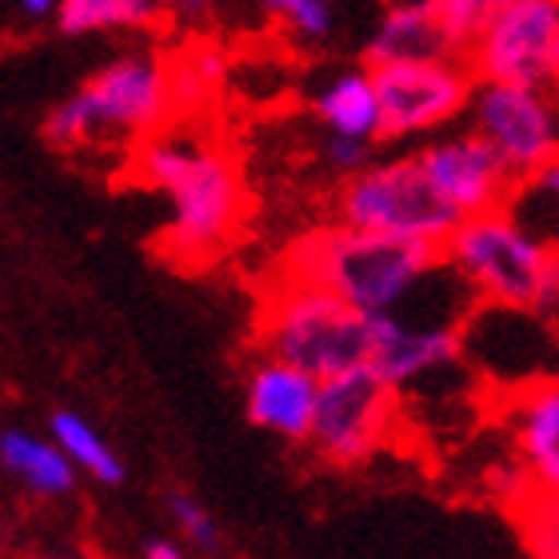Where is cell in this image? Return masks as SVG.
<instances>
[{
	"instance_id": "1",
	"label": "cell",
	"mask_w": 559,
	"mask_h": 559,
	"mask_svg": "<svg viewBox=\"0 0 559 559\" xmlns=\"http://www.w3.org/2000/svg\"><path fill=\"white\" fill-rule=\"evenodd\" d=\"M443 269V252L396 236L324 224L280 252V276L312 284L364 316H404L424 284Z\"/></svg>"
},
{
	"instance_id": "2",
	"label": "cell",
	"mask_w": 559,
	"mask_h": 559,
	"mask_svg": "<svg viewBox=\"0 0 559 559\" xmlns=\"http://www.w3.org/2000/svg\"><path fill=\"white\" fill-rule=\"evenodd\" d=\"M136 173L168 200V248L185 260L216 257L245 221V180L221 144L197 129L140 140Z\"/></svg>"
},
{
	"instance_id": "3",
	"label": "cell",
	"mask_w": 559,
	"mask_h": 559,
	"mask_svg": "<svg viewBox=\"0 0 559 559\" xmlns=\"http://www.w3.org/2000/svg\"><path fill=\"white\" fill-rule=\"evenodd\" d=\"M443 269L476 300L503 312H556L559 245L515 209L472 216L443 245Z\"/></svg>"
},
{
	"instance_id": "4",
	"label": "cell",
	"mask_w": 559,
	"mask_h": 559,
	"mask_svg": "<svg viewBox=\"0 0 559 559\" xmlns=\"http://www.w3.org/2000/svg\"><path fill=\"white\" fill-rule=\"evenodd\" d=\"M380 316H364L340 296L280 276L257 312L260 356L316 376L320 384L372 364Z\"/></svg>"
},
{
	"instance_id": "5",
	"label": "cell",
	"mask_w": 559,
	"mask_h": 559,
	"mask_svg": "<svg viewBox=\"0 0 559 559\" xmlns=\"http://www.w3.org/2000/svg\"><path fill=\"white\" fill-rule=\"evenodd\" d=\"M176 117L173 72L152 52H124L96 69L72 96L45 117V136L57 148L148 140Z\"/></svg>"
},
{
	"instance_id": "6",
	"label": "cell",
	"mask_w": 559,
	"mask_h": 559,
	"mask_svg": "<svg viewBox=\"0 0 559 559\" xmlns=\"http://www.w3.org/2000/svg\"><path fill=\"white\" fill-rule=\"evenodd\" d=\"M336 224L360 228V233L396 236L408 245H428L443 252L460 228L443 197L431 188L416 148L396 152V156H376L364 173L340 180L336 192Z\"/></svg>"
},
{
	"instance_id": "7",
	"label": "cell",
	"mask_w": 559,
	"mask_h": 559,
	"mask_svg": "<svg viewBox=\"0 0 559 559\" xmlns=\"http://www.w3.org/2000/svg\"><path fill=\"white\" fill-rule=\"evenodd\" d=\"M380 96V136L396 144H428L467 120L476 76L467 60H412L372 69Z\"/></svg>"
},
{
	"instance_id": "8",
	"label": "cell",
	"mask_w": 559,
	"mask_h": 559,
	"mask_svg": "<svg viewBox=\"0 0 559 559\" xmlns=\"http://www.w3.org/2000/svg\"><path fill=\"white\" fill-rule=\"evenodd\" d=\"M400 416V392L376 380L368 368L320 384L312 419V448L320 460L336 467H360L368 464L396 431Z\"/></svg>"
},
{
	"instance_id": "9",
	"label": "cell",
	"mask_w": 559,
	"mask_h": 559,
	"mask_svg": "<svg viewBox=\"0 0 559 559\" xmlns=\"http://www.w3.org/2000/svg\"><path fill=\"white\" fill-rule=\"evenodd\" d=\"M467 129L488 140L520 185L559 160V100L551 88L476 84Z\"/></svg>"
},
{
	"instance_id": "10",
	"label": "cell",
	"mask_w": 559,
	"mask_h": 559,
	"mask_svg": "<svg viewBox=\"0 0 559 559\" xmlns=\"http://www.w3.org/2000/svg\"><path fill=\"white\" fill-rule=\"evenodd\" d=\"M464 60L479 84L551 88L559 72V0H512L467 45Z\"/></svg>"
},
{
	"instance_id": "11",
	"label": "cell",
	"mask_w": 559,
	"mask_h": 559,
	"mask_svg": "<svg viewBox=\"0 0 559 559\" xmlns=\"http://www.w3.org/2000/svg\"><path fill=\"white\" fill-rule=\"evenodd\" d=\"M431 188L443 197V204L460 216H488V212L512 209L520 197V180L508 164L496 156L488 140L472 129H452L416 148Z\"/></svg>"
},
{
	"instance_id": "12",
	"label": "cell",
	"mask_w": 559,
	"mask_h": 559,
	"mask_svg": "<svg viewBox=\"0 0 559 559\" xmlns=\"http://www.w3.org/2000/svg\"><path fill=\"white\" fill-rule=\"evenodd\" d=\"M464 356V332L452 320H408V316H380L376 352L368 372L384 380L392 392H408L424 376L443 372Z\"/></svg>"
},
{
	"instance_id": "13",
	"label": "cell",
	"mask_w": 559,
	"mask_h": 559,
	"mask_svg": "<svg viewBox=\"0 0 559 559\" xmlns=\"http://www.w3.org/2000/svg\"><path fill=\"white\" fill-rule=\"evenodd\" d=\"M500 416L532 496H559V380L520 384Z\"/></svg>"
},
{
	"instance_id": "14",
	"label": "cell",
	"mask_w": 559,
	"mask_h": 559,
	"mask_svg": "<svg viewBox=\"0 0 559 559\" xmlns=\"http://www.w3.org/2000/svg\"><path fill=\"white\" fill-rule=\"evenodd\" d=\"M412 60H464V45L455 40L436 0H396L384 4L372 33L364 40V64H412Z\"/></svg>"
},
{
	"instance_id": "15",
	"label": "cell",
	"mask_w": 559,
	"mask_h": 559,
	"mask_svg": "<svg viewBox=\"0 0 559 559\" xmlns=\"http://www.w3.org/2000/svg\"><path fill=\"white\" fill-rule=\"evenodd\" d=\"M320 400V380L276 356H260L248 368L245 380V412L257 428L272 431L280 440L308 443Z\"/></svg>"
},
{
	"instance_id": "16",
	"label": "cell",
	"mask_w": 559,
	"mask_h": 559,
	"mask_svg": "<svg viewBox=\"0 0 559 559\" xmlns=\"http://www.w3.org/2000/svg\"><path fill=\"white\" fill-rule=\"evenodd\" d=\"M312 112L320 120L324 136H348L364 144H380V96L376 76L368 64L332 72L312 93Z\"/></svg>"
},
{
	"instance_id": "17",
	"label": "cell",
	"mask_w": 559,
	"mask_h": 559,
	"mask_svg": "<svg viewBox=\"0 0 559 559\" xmlns=\"http://www.w3.org/2000/svg\"><path fill=\"white\" fill-rule=\"evenodd\" d=\"M160 0H60L57 28L64 36L148 33L164 21Z\"/></svg>"
},
{
	"instance_id": "18",
	"label": "cell",
	"mask_w": 559,
	"mask_h": 559,
	"mask_svg": "<svg viewBox=\"0 0 559 559\" xmlns=\"http://www.w3.org/2000/svg\"><path fill=\"white\" fill-rule=\"evenodd\" d=\"M0 464L40 496L72 491V460L57 443L36 440L28 431H0Z\"/></svg>"
},
{
	"instance_id": "19",
	"label": "cell",
	"mask_w": 559,
	"mask_h": 559,
	"mask_svg": "<svg viewBox=\"0 0 559 559\" xmlns=\"http://www.w3.org/2000/svg\"><path fill=\"white\" fill-rule=\"evenodd\" d=\"M52 440L57 448L72 460V467H84L88 476H96L100 484H120L124 479V464L117 460V452L100 440V431L81 419L76 412H57L52 416Z\"/></svg>"
},
{
	"instance_id": "20",
	"label": "cell",
	"mask_w": 559,
	"mask_h": 559,
	"mask_svg": "<svg viewBox=\"0 0 559 559\" xmlns=\"http://www.w3.org/2000/svg\"><path fill=\"white\" fill-rule=\"evenodd\" d=\"M257 9L308 48L328 45L340 28L336 0H257Z\"/></svg>"
},
{
	"instance_id": "21",
	"label": "cell",
	"mask_w": 559,
	"mask_h": 559,
	"mask_svg": "<svg viewBox=\"0 0 559 559\" xmlns=\"http://www.w3.org/2000/svg\"><path fill=\"white\" fill-rule=\"evenodd\" d=\"M173 72V96H176V112H197L221 93L224 81V57L216 48H188L185 57L168 64Z\"/></svg>"
},
{
	"instance_id": "22",
	"label": "cell",
	"mask_w": 559,
	"mask_h": 559,
	"mask_svg": "<svg viewBox=\"0 0 559 559\" xmlns=\"http://www.w3.org/2000/svg\"><path fill=\"white\" fill-rule=\"evenodd\" d=\"M508 4H512V0H436V9H440V16L455 33V40L464 45V52H467V45L488 28L491 16H500Z\"/></svg>"
},
{
	"instance_id": "23",
	"label": "cell",
	"mask_w": 559,
	"mask_h": 559,
	"mask_svg": "<svg viewBox=\"0 0 559 559\" xmlns=\"http://www.w3.org/2000/svg\"><path fill=\"white\" fill-rule=\"evenodd\" d=\"M524 524L536 559H559V496H532L524 503Z\"/></svg>"
},
{
	"instance_id": "24",
	"label": "cell",
	"mask_w": 559,
	"mask_h": 559,
	"mask_svg": "<svg viewBox=\"0 0 559 559\" xmlns=\"http://www.w3.org/2000/svg\"><path fill=\"white\" fill-rule=\"evenodd\" d=\"M168 512H173V520L180 524V532H185L197 548H204V551L221 548V527H216V520H212V515L204 512L192 496H185V491H173V496H168Z\"/></svg>"
},
{
	"instance_id": "25",
	"label": "cell",
	"mask_w": 559,
	"mask_h": 559,
	"mask_svg": "<svg viewBox=\"0 0 559 559\" xmlns=\"http://www.w3.org/2000/svg\"><path fill=\"white\" fill-rule=\"evenodd\" d=\"M320 156H324V164L340 180H348V176L364 173L376 160V144H364V140H348V136H324Z\"/></svg>"
},
{
	"instance_id": "26",
	"label": "cell",
	"mask_w": 559,
	"mask_h": 559,
	"mask_svg": "<svg viewBox=\"0 0 559 559\" xmlns=\"http://www.w3.org/2000/svg\"><path fill=\"white\" fill-rule=\"evenodd\" d=\"M527 192L539 197V200H548V204H556L559 209V160H551L544 173L532 176V180H527Z\"/></svg>"
},
{
	"instance_id": "27",
	"label": "cell",
	"mask_w": 559,
	"mask_h": 559,
	"mask_svg": "<svg viewBox=\"0 0 559 559\" xmlns=\"http://www.w3.org/2000/svg\"><path fill=\"white\" fill-rule=\"evenodd\" d=\"M160 4L168 12H176V16H192V21L212 9V0H160Z\"/></svg>"
},
{
	"instance_id": "28",
	"label": "cell",
	"mask_w": 559,
	"mask_h": 559,
	"mask_svg": "<svg viewBox=\"0 0 559 559\" xmlns=\"http://www.w3.org/2000/svg\"><path fill=\"white\" fill-rule=\"evenodd\" d=\"M21 4L24 16H33V21H45V16H57L60 12V0H16Z\"/></svg>"
},
{
	"instance_id": "29",
	"label": "cell",
	"mask_w": 559,
	"mask_h": 559,
	"mask_svg": "<svg viewBox=\"0 0 559 559\" xmlns=\"http://www.w3.org/2000/svg\"><path fill=\"white\" fill-rule=\"evenodd\" d=\"M144 556L148 559H185V551L176 548V544H168V539H152L148 548H144Z\"/></svg>"
},
{
	"instance_id": "30",
	"label": "cell",
	"mask_w": 559,
	"mask_h": 559,
	"mask_svg": "<svg viewBox=\"0 0 559 559\" xmlns=\"http://www.w3.org/2000/svg\"><path fill=\"white\" fill-rule=\"evenodd\" d=\"M551 93H556V100H559V72H556V81H551Z\"/></svg>"
},
{
	"instance_id": "31",
	"label": "cell",
	"mask_w": 559,
	"mask_h": 559,
	"mask_svg": "<svg viewBox=\"0 0 559 559\" xmlns=\"http://www.w3.org/2000/svg\"><path fill=\"white\" fill-rule=\"evenodd\" d=\"M384 4H396V0H384Z\"/></svg>"
}]
</instances>
